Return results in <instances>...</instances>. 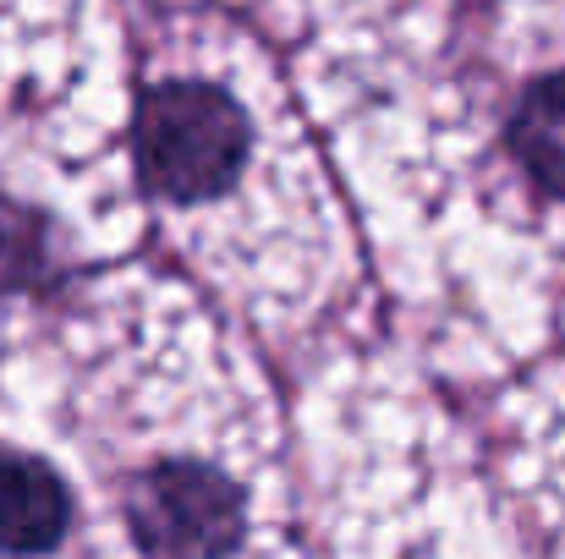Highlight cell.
<instances>
[{
  "label": "cell",
  "instance_id": "1",
  "mask_svg": "<svg viewBox=\"0 0 565 559\" xmlns=\"http://www.w3.org/2000/svg\"><path fill=\"white\" fill-rule=\"evenodd\" d=\"M138 186L177 252L258 324H297L330 286V219L302 143L231 61H166L132 116Z\"/></svg>",
  "mask_w": 565,
  "mask_h": 559
},
{
  "label": "cell",
  "instance_id": "2",
  "mask_svg": "<svg viewBox=\"0 0 565 559\" xmlns=\"http://www.w3.org/2000/svg\"><path fill=\"white\" fill-rule=\"evenodd\" d=\"M500 149L522 186L565 203V72H544L516 94L500 127Z\"/></svg>",
  "mask_w": 565,
  "mask_h": 559
}]
</instances>
